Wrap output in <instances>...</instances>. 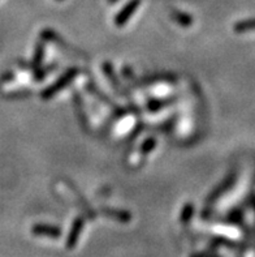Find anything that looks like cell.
Returning a JSON list of instances; mask_svg holds the SVG:
<instances>
[{
  "instance_id": "obj_9",
  "label": "cell",
  "mask_w": 255,
  "mask_h": 257,
  "mask_svg": "<svg viewBox=\"0 0 255 257\" xmlns=\"http://www.w3.org/2000/svg\"><path fill=\"white\" fill-rule=\"evenodd\" d=\"M111 2H112V3H115V2H117V0H111Z\"/></svg>"
},
{
  "instance_id": "obj_5",
  "label": "cell",
  "mask_w": 255,
  "mask_h": 257,
  "mask_svg": "<svg viewBox=\"0 0 255 257\" xmlns=\"http://www.w3.org/2000/svg\"><path fill=\"white\" fill-rule=\"evenodd\" d=\"M155 144H156V141L154 140V139H147V140L142 144V149H141V152H142L143 154L150 153L151 150H154Z\"/></svg>"
},
{
  "instance_id": "obj_3",
  "label": "cell",
  "mask_w": 255,
  "mask_h": 257,
  "mask_svg": "<svg viewBox=\"0 0 255 257\" xmlns=\"http://www.w3.org/2000/svg\"><path fill=\"white\" fill-rule=\"evenodd\" d=\"M34 234H39V235H50V236H58L60 235V230L54 226H46V225H38L34 226Z\"/></svg>"
},
{
  "instance_id": "obj_4",
  "label": "cell",
  "mask_w": 255,
  "mask_h": 257,
  "mask_svg": "<svg viewBox=\"0 0 255 257\" xmlns=\"http://www.w3.org/2000/svg\"><path fill=\"white\" fill-rule=\"evenodd\" d=\"M173 19L177 21V24H180L181 26H190L191 25V17L186 13H182V12H178V13H174L173 15Z\"/></svg>"
},
{
  "instance_id": "obj_6",
  "label": "cell",
  "mask_w": 255,
  "mask_h": 257,
  "mask_svg": "<svg viewBox=\"0 0 255 257\" xmlns=\"http://www.w3.org/2000/svg\"><path fill=\"white\" fill-rule=\"evenodd\" d=\"M42 59H43V46L39 45L37 47V51H36V55H34V59H33V65L37 67L42 63Z\"/></svg>"
},
{
  "instance_id": "obj_1",
  "label": "cell",
  "mask_w": 255,
  "mask_h": 257,
  "mask_svg": "<svg viewBox=\"0 0 255 257\" xmlns=\"http://www.w3.org/2000/svg\"><path fill=\"white\" fill-rule=\"evenodd\" d=\"M77 73H78L77 68L68 69V71L65 72L63 76H60V77H59L58 80L51 85V86H49V88L43 90L42 93L43 99H50V98L55 97L59 91H62L67 85H69L72 81H73V78L77 76Z\"/></svg>"
},
{
  "instance_id": "obj_2",
  "label": "cell",
  "mask_w": 255,
  "mask_h": 257,
  "mask_svg": "<svg viewBox=\"0 0 255 257\" xmlns=\"http://www.w3.org/2000/svg\"><path fill=\"white\" fill-rule=\"evenodd\" d=\"M139 3H141L139 0H130L129 3L125 4L123 10L120 11L116 15V17H115V25L119 26V28L125 25L129 21L130 17L134 15V12H136L137 8L139 7Z\"/></svg>"
},
{
  "instance_id": "obj_7",
  "label": "cell",
  "mask_w": 255,
  "mask_h": 257,
  "mask_svg": "<svg viewBox=\"0 0 255 257\" xmlns=\"http://www.w3.org/2000/svg\"><path fill=\"white\" fill-rule=\"evenodd\" d=\"M81 227H82V221L81 219H77L75 223V226H73V232H72L71 238L68 239V240H71V244H73L76 240V236L78 235V232L81 231Z\"/></svg>"
},
{
  "instance_id": "obj_8",
  "label": "cell",
  "mask_w": 255,
  "mask_h": 257,
  "mask_svg": "<svg viewBox=\"0 0 255 257\" xmlns=\"http://www.w3.org/2000/svg\"><path fill=\"white\" fill-rule=\"evenodd\" d=\"M191 213H193V208H191V205L189 204V205L185 206L184 209V213H182V217H184V219H187L191 215Z\"/></svg>"
}]
</instances>
